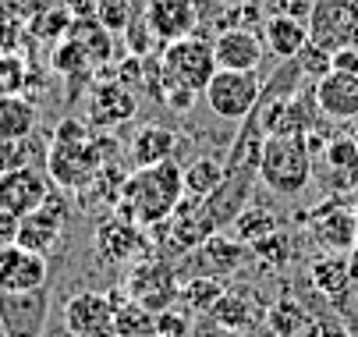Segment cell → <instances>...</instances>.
Returning a JSON list of instances; mask_svg holds the SVG:
<instances>
[{"label": "cell", "instance_id": "cell-1", "mask_svg": "<svg viewBox=\"0 0 358 337\" xmlns=\"http://www.w3.org/2000/svg\"><path fill=\"white\" fill-rule=\"evenodd\" d=\"M185 199V167L178 160L157 164V167H138L124 178L121 203L114 206L117 217L138 224V227H157L171 220L178 203Z\"/></svg>", "mask_w": 358, "mask_h": 337}, {"label": "cell", "instance_id": "cell-2", "mask_svg": "<svg viewBox=\"0 0 358 337\" xmlns=\"http://www.w3.org/2000/svg\"><path fill=\"white\" fill-rule=\"evenodd\" d=\"M313 178H316V160H313L309 135H266L263 160H259V181L273 196L294 199L309 188Z\"/></svg>", "mask_w": 358, "mask_h": 337}, {"label": "cell", "instance_id": "cell-3", "mask_svg": "<svg viewBox=\"0 0 358 337\" xmlns=\"http://www.w3.org/2000/svg\"><path fill=\"white\" fill-rule=\"evenodd\" d=\"M160 64H164V85H185V89H195L199 96L210 85V78L220 71L213 43L202 32H192L185 39L167 43Z\"/></svg>", "mask_w": 358, "mask_h": 337}, {"label": "cell", "instance_id": "cell-4", "mask_svg": "<svg viewBox=\"0 0 358 337\" xmlns=\"http://www.w3.org/2000/svg\"><path fill=\"white\" fill-rule=\"evenodd\" d=\"M107 167L103 153L96 146V135L82 142H54L46 153V174L64 192H82L92 185V178Z\"/></svg>", "mask_w": 358, "mask_h": 337}, {"label": "cell", "instance_id": "cell-5", "mask_svg": "<svg viewBox=\"0 0 358 337\" xmlns=\"http://www.w3.org/2000/svg\"><path fill=\"white\" fill-rule=\"evenodd\" d=\"M263 96V82H259V71H217L210 78V85L202 89V100L206 107L220 117V121H234L241 124L255 103H259Z\"/></svg>", "mask_w": 358, "mask_h": 337}, {"label": "cell", "instance_id": "cell-6", "mask_svg": "<svg viewBox=\"0 0 358 337\" xmlns=\"http://www.w3.org/2000/svg\"><path fill=\"white\" fill-rule=\"evenodd\" d=\"M92 249L107 266H135L157 256V245L149 238V227H138L124 217H107L92 234Z\"/></svg>", "mask_w": 358, "mask_h": 337}, {"label": "cell", "instance_id": "cell-7", "mask_svg": "<svg viewBox=\"0 0 358 337\" xmlns=\"http://www.w3.org/2000/svg\"><path fill=\"white\" fill-rule=\"evenodd\" d=\"M248 259H252V249L245 242H238V238L217 231L199 249L185 252L174 263V270H178V280H188V277H220L224 280V277L238 273Z\"/></svg>", "mask_w": 358, "mask_h": 337}, {"label": "cell", "instance_id": "cell-8", "mask_svg": "<svg viewBox=\"0 0 358 337\" xmlns=\"http://www.w3.org/2000/svg\"><path fill=\"white\" fill-rule=\"evenodd\" d=\"M124 287H128V299L138 302V306L149 309V313L171 309V306L178 302V295H181L178 270H174V263L164 259V256H152V259L135 263V266L128 270Z\"/></svg>", "mask_w": 358, "mask_h": 337}, {"label": "cell", "instance_id": "cell-9", "mask_svg": "<svg viewBox=\"0 0 358 337\" xmlns=\"http://www.w3.org/2000/svg\"><path fill=\"white\" fill-rule=\"evenodd\" d=\"M309 39L330 54L358 46V0H316L309 11Z\"/></svg>", "mask_w": 358, "mask_h": 337}, {"label": "cell", "instance_id": "cell-10", "mask_svg": "<svg viewBox=\"0 0 358 337\" xmlns=\"http://www.w3.org/2000/svg\"><path fill=\"white\" fill-rule=\"evenodd\" d=\"M46 313H50V287L0 292V330H4V337H43Z\"/></svg>", "mask_w": 358, "mask_h": 337}, {"label": "cell", "instance_id": "cell-11", "mask_svg": "<svg viewBox=\"0 0 358 337\" xmlns=\"http://www.w3.org/2000/svg\"><path fill=\"white\" fill-rule=\"evenodd\" d=\"M64 231H68V203L50 192V199L39 210L22 217V224H18V245L29 249V252L50 256L61 245Z\"/></svg>", "mask_w": 358, "mask_h": 337}, {"label": "cell", "instance_id": "cell-12", "mask_svg": "<svg viewBox=\"0 0 358 337\" xmlns=\"http://www.w3.org/2000/svg\"><path fill=\"white\" fill-rule=\"evenodd\" d=\"M305 224H309L313 238L327 249V252H344L351 256L358 249V213L351 206H344V199H330L327 206H320L316 213L301 217Z\"/></svg>", "mask_w": 358, "mask_h": 337}, {"label": "cell", "instance_id": "cell-13", "mask_svg": "<svg viewBox=\"0 0 358 337\" xmlns=\"http://www.w3.org/2000/svg\"><path fill=\"white\" fill-rule=\"evenodd\" d=\"M138 110L135 92L121 82H96L89 89V128L92 131H114L128 124Z\"/></svg>", "mask_w": 358, "mask_h": 337}, {"label": "cell", "instance_id": "cell-14", "mask_svg": "<svg viewBox=\"0 0 358 337\" xmlns=\"http://www.w3.org/2000/svg\"><path fill=\"white\" fill-rule=\"evenodd\" d=\"M64 330L71 337H99L114 330V302L107 292H78L64 302Z\"/></svg>", "mask_w": 358, "mask_h": 337}, {"label": "cell", "instance_id": "cell-15", "mask_svg": "<svg viewBox=\"0 0 358 337\" xmlns=\"http://www.w3.org/2000/svg\"><path fill=\"white\" fill-rule=\"evenodd\" d=\"M50 192H54L50 174H43L39 167H22L8 178H0V206L11 210L15 217H25L50 199Z\"/></svg>", "mask_w": 358, "mask_h": 337}, {"label": "cell", "instance_id": "cell-16", "mask_svg": "<svg viewBox=\"0 0 358 337\" xmlns=\"http://www.w3.org/2000/svg\"><path fill=\"white\" fill-rule=\"evenodd\" d=\"M213 54H217V68H224V71H259L263 39L248 25H227L213 39Z\"/></svg>", "mask_w": 358, "mask_h": 337}, {"label": "cell", "instance_id": "cell-17", "mask_svg": "<svg viewBox=\"0 0 358 337\" xmlns=\"http://www.w3.org/2000/svg\"><path fill=\"white\" fill-rule=\"evenodd\" d=\"M145 25L160 43L185 39L199 29V8L195 0H149L145 4Z\"/></svg>", "mask_w": 358, "mask_h": 337}, {"label": "cell", "instance_id": "cell-18", "mask_svg": "<svg viewBox=\"0 0 358 337\" xmlns=\"http://www.w3.org/2000/svg\"><path fill=\"white\" fill-rule=\"evenodd\" d=\"M46 256L29 252L22 245L0 249V292H36V287H46Z\"/></svg>", "mask_w": 358, "mask_h": 337}, {"label": "cell", "instance_id": "cell-19", "mask_svg": "<svg viewBox=\"0 0 358 337\" xmlns=\"http://www.w3.org/2000/svg\"><path fill=\"white\" fill-rule=\"evenodd\" d=\"M316 89V107L327 121H358V75H344V71H330L320 82H313Z\"/></svg>", "mask_w": 358, "mask_h": 337}, {"label": "cell", "instance_id": "cell-20", "mask_svg": "<svg viewBox=\"0 0 358 337\" xmlns=\"http://www.w3.org/2000/svg\"><path fill=\"white\" fill-rule=\"evenodd\" d=\"M270 309H266V302L255 295V287H227L224 292V299L213 306V320L220 323V327H227V330H248V327H255L263 316H266Z\"/></svg>", "mask_w": 358, "mask_h": 337}, {"label": "cell", "instance_id": "cell-21", "mask_svg": "<svg viewBox=\"0 0 358 337\" xmlns=\"http://www.w3.org/2000/svg\"><path fill=\"white\" fill-rule=\"evenodd\" d=\"M178 146H181L178 131H171V128H164V124H149V128H142V131L131 138V150H128L131 171H138V167H157V164L174 160Z\"/></svg>", "mask_w": 358, "mask_h": 337}, {"label": "cell", "instance_id": "cell-22", "mask_svg": "<svg viewBox=\"0 0 358 337\" xmlns=\"http://www.w3.org/2000/svg\"><path fill=\"white\" fill-rule=\"evenodd\" d=\"M266 323H270V330H273L277 337H320V323H316V316L309 313V306L298 302V299L287 295V292L270 306Z\"/></svg>", "mask_w": 358, "mask_h": 337}, {"label": "cell", "instance_id": "cell-23", "mask_svg": "<svg viewBox=\"0 0 358 337\" xmlns=\"http://www.w3.org/2000/svg\"><path fill=\"white\" fill-rule=\"evenodd\" d=\"M309 280H313V292H320L327 302H334L337 295H344V292H348V284L355 280L351 256H344V252L316 256V259H313V266H309Z\"/></svg>", "mask_w": 358, "mask_h": 337}, {"label": "cell", "instance_id": "cell-24", "mask_svg": "<svg viewBox=\"0 0 358 337\" xmlns=\"http://www.w3.org/2000/svg\"><path fill=\"white\" fill-rule=\"evenodd\" d=\"M266 46L270 54L280 61H294L301 54V46L309 43V22H301L294 15H273L266 18Z\"/></svg>", "mask_w": 358, "mask_h": 337}, {"label": "cell", "instance_id": "cell-25", "mask_svg": "<svg viewBox=\"0 0 358 337\" xmlns=\"http://www.w3.org/2000/svg\"><path fill=\"white\" fill-rule=\"evenodd\" d=\"M124 178H128V174H124L117 164H107L103 171H99V174L92 178V185H89V188L75 192L78 203H82V210H114V206L121 203Z\"/></svg>", "mask_w": 358, "mask_h": 337}, {"label": "cell", "instance_id": "cell-26", "mask_svg": "<svg viewBox=\"0 0 358 337\" xmlns=\"http://www.w3.org/2000/svg\"><path fill=\"white\" fill-rule=\"evenodd\" d=\"M39 110L29 96H0V138H29L36 131Z\"/></svg>", "mask_w": 358, "mask_h": 337}, {"label": "cell", "instance_id": "cell-27", "mask_svg": "<svg viewBox=\"0 0 358 337\" xmlns=\"http://www.w3.org/2000/svg\"><path fill=\"white\" fill-rule=\"evenodd\" d=\"M68 36L85 46V54L92 57V64H107L114 57V32L99 18H75Z\"/></svg>", "mask_w": 358, "mask_h": 337}, {"label": "cell", "instance_id": "cell-28", "mask_svg": "<svg viewBox=\"0 0 358 337\" xmlns=\"http://www.w3.org/2000/svg\"><path fill=\"white\" fill-rule=\"evenodd\" d=\"M224 292H227V284H224L220 277H188V280H181L178 302H181L188 313L206 316V313H213V306L224 299Z\"/></svg>", "mask_w": 358, "mask_h": 337}, {"label": "cell", "instance_id": "cell-29", "mask_svg": "<svg viewBox=\"0 0 358 337\" xmlns=\"http://www.w3.org/2000/svg\"><path fill=\"white\" fill-rule=\"evenodd\" d=\"M227 231H231V238H238V242L255 245V242H263V238L277 234V231H280V220H277L266 206H245Z\"/></svg>", "mask_w": 358, "mask_h": 337}, {"label": "cell", "instance_id": "cell-30", "mask_svg": "<svg viewBox=\"0 0 358 337\" xmlns=\"http://www.w3.org/2000/svg\"><path fill=\"white\" fill-rule=\"evenodd\" d=\"M220 181H224V160H217V157H195L185 167V196L206 199V196L217 192Z\"/></svg>", "mask_w": 358, "mask_h": 337}, {"label": "cell", "instance_id": "cell-31", "mask_svg": "<svg viewBox=\"0 0 358 337\" xmlns=\"http://www.w3.org/2000/svg\"><path fill=\"white\" fill-rule=\"evenodd\" d=\"M114 330L121 337H157V313L124 299L121 306H114Z\"/></svg>", "mask_w": 358, "mask_h": 337}, {"label": "cell", "instance_id": "cell-32", "mask_svg": "<svg viewBox=\"0 0 358 337\" xmlns=\"http://www.w3.org/2000/svg\"><path fill=\"white\" fill-rule=\"evenodd\" d=\"M54 71H61V75H68V78H85L96 64H92V57L85 54V46L78 43V39H71V36H64V43L54 50Z\"/></svg>", "mask_w": 358, "mask_h": 337}, {"label": "cell", "instance_id": "cell-33", "mask_svg": "<svg viewBox=\"0 0 358 337\" xmlns=\"http://www.w3.org/2000/svg\"><path fill=\"white\" fill-rule=\"evenodd\" d=\"M252 249V259H259L263 270H280L291 263V252H294V242L287 238V231H277L270 238H263V242L248 245Z\"/></svg>", "mask_w": 358, "mask_h": 337}, {"label": "cell", "instance_id": "cell-34", "mask_svg": "<svg viewBox=\"0 0 358 337\" xmlns=\"http://www.w3.org/2000/svg\"><path fill=\"white\" fill-rule=\"evenodd\" d=\"M294 61H298L301 75H305V78H313V82H320L323 75H330V71H334V54H330V50H323V46H320V43H313V39L301 46V54H298Z\"/></svg>", "mask_w": 358, "mask_h": 337}, {"label": "cell", "instance_id": "cell-35", "mask_svg": "<svg viewBox=\"0 0 358 337\" xmlns=\"http://www.w3.org/2000/svg\"><path fill=\"white\" fill-rule=\"evenodd\" d=\"M29 85V68L18 54H0V96H18Z\"/></svg>", "mask_w": 358, "mask_h": 337}, {"label": "cell", "instance_id": "cell-36", "mask_svg": "<svg viewBox=\"0 0 358 337\" xmlns=\"http://www.w3.org/2000/svg\"><path fill=\"white\" fill-rule=\"evenodd\" d=\"M22 167H32L29 138H0V178H8Z\"/></svg>", "mask_w": 358, "mask_h": 337}, {"label": "cell", "instance_id": "cell-37", "mask_svg": "<svg viewBox=\"0 0 358 337\" xmlns=\"http://www.w3.org/2000/svg\"><path fill=\"white\" fill-rule=\"evenodd\" d=\"M71 22H75V15H71L68 8H50L32 29H36L39 39H54V36H68Z\"/></svg>", "mask_w": 358, "mask_h": 337}, {"label": "cell", "instance_id": "cell-38", "mask_svg": "<svg viewBox=\"0 0 358 337\" xmlns=\"http://www.w3.org/2000/svg\"><path fill=\"white\" fill-rule=\"evenodd\" d=\"M330 306H334V309H337V316L344 320L348 334H351V337H358V277L348 284V292H344V295H337Z\"/></svg>", "mask_w": 358, "mask_h": 337}, {"label": "cell", "instance_id": "cell-39", "mask_svg": "<svg viewBox=\"0 0 358 337\" xmlns=\"http://www.w3.org/2000/svg\"><path fill=\"white\" fill-rule=\"evenodd\" d=\"M192 334V320H188V309L178 313L174 306L157 313V337H188Z\"/></svg>", "mask_w": 358, "mask_h": 337}, {"label": "cell", "instance_id": "cell-40", "mask_svg": "<svg viewBox=\"0 0 358 337\" xmlns=\"http://www.w3.org/2000/svg\"><path fill=\"white\" fill-rule=\"evenodd\" d=\"M96 18L103 22L110 32L128 29V0H99V4H96Z\"/></svg>", "mask_w": 358, "mask_h": 337}, {"label": "cell", "instance_id": "cell-41", "mask_svg": "<svg viewBox=\"0 0 358 337\" xmlns=\"http://www.w3.org/2000/svg\"><path fill=\"white\" fill-rule=\"evenodd\" d=\"M195 100H199V92L185 89V85H164V92H160V103L171 107L174 114H188L195 107Z\"/></svg>", "mask_w": 358, "mask_h": 337}, {"label": "cell", "instance_id": "cell-42", "mask_svg": "<svg viewBox=\"0 0 358 337\" xmlns=\"http://www.w3.org/2000/svg\"><path fill=\"white\" fill-rule=\"evenodd\" d=\"M92 135V128H89V121H82V117H64L57 128H54V142H82V138H89Z\"/></svg>", "mask_w": 358, "mask_h": 337}, {"label": "cell", "instance_id": "cell-43", "mask_svg": "<svg viewBox=\"0 0 358 337\" xmlns=\"http://www.w3.org/2000/svg\"><path fill=\"white\" fill-rule=\"evenodd\" d=\"M128 39H131V54H135V57H149V43L157 39V36L149 32V25H145V18H142V22H131V25H128Z\"/></svg>", "mask_w": 358, "mask_h": 337}, {"label": "cell", "instance_id": "cell-44", "mask_svg": "<svg viewBox=\"0 0 358 337\" xmlns=\"http://www.w3.org/2000/svg\"><path fill=\"white\" fill-rule=\"evenodd\" d=\"M192 337H238V330L220 327V323L206 313V316H199V320L192 323Z\"/></svg>", "mask_w": 358, "mask_h": 337}, {"label": "cell", "instance_id": "cell-45", "mask_svg": "<svg viewBox=\"0 0 358 337\" xmlns=\"http://www.w3.org/2000/svg\"><path fill=\"white\" fill-rule=\"evenodd\" d=\"M18 46H22V25L4 18L0 22V54H18Z\"/></svg>", "mask_w": 358, "mask_h": 337}, {"label": "cell", "instance_id": "cell-46", "mask_svg": "<svg viewBox=\"0 0 358 337\" xmlns=\"http://www.w3.org/2000/svg\"><path fill=\"white\" fill-rule=\"evenodd\" d=\"M18 224H22V217H15L11 210L0 206V249L18 245Z\"/></svg>", "mask_w": 358, "mask_h": 337}, {"label": "cell", "instance_id": "cell-47", "mask_svg": "<svg viewBox=\"0 0 358 337\" xmlns=\"http://www.w3.org/2000/svg\"><path fill=\"white\" fill-rule=\"evenodd\" d=\"M334 71L358 75V46H344V50H337V54H334Z\"/></svg>", "mask_w": 358, "mask_h": 337}, {"label": "cell", "instance_id": "cell-48", "mask_svg": "<svg viewBox=\"0 0 358 337\" xmlns=\"http://www.w3.org/2000/svg\"><path fill=\"white\" fill-rule=\"evenodd\" d=\"M99 337H121V334L117 330H107V334H99Z\"/></svg>", "mask_w": 358, "mask_h": 337}, {"label": "cell", "instance_id": "cell-49", "mask_svg": "<svg viewBox=\"0 0 358 337\" xmlns=\"http://www.w3.org/2000/svg\"><path fill=\"white\" fill-rule=\"evenodd\" d=\"M0 337H4V330H0Z\"/></svg>", "mask_w": 358, "mask_h": 337}]
</instances>
